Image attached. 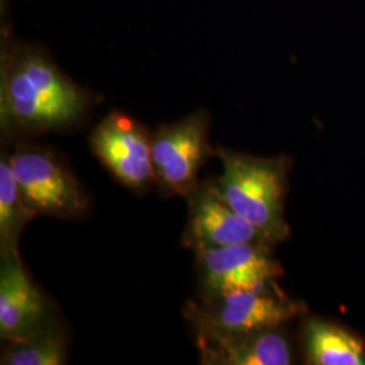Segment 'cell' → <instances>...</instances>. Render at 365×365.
I'll return each mask as SVG.
<instances>
[{
  "label": "cell",
  "instance_id": "4fadbf2b",
  "mask_svg": "<svg viewBox=\"0 0 365 365\" xmlns=\"http://www.w3.org/2000/svg\"><path fill=\"white\" fill-rule=\"evenodd\" d=\"M36 215L27 209L11 167V155L0 157V255L16 253L19 238Z\"/></svg>",
  "mask_w": 365,
  "mask_h": 365
},
{
  "label": "cell",
  "instance_id": "9c48e42d",
  "mask_svg": "<svg viewBox=\"0 0 365 365\" xmlns=\"http://www.w3.org/2000/svg\"><path fill=\"white\" fill-rule=\"evenodd\" d=\"M52 315L48 302L27 274L19 252L0 255V337L24 339Z\"/></svg>",
  "mask_w": 365,
  "mask_h": 365
},
{
  "label": "cell",
  "instance_id": "5b68a950",
  "mask_svg": "<svg viewBox=\"0 0 365 365\" xmlns=\"http://www.w3.org/2000/svg\"><path fill=\"white\" fill-rule=\"evenodd\" d=\"M209 114L196 111L164 125L152 135L155 179L163 190L182 197L199 182L197 173L215 149L209 143Z\"/></svg>",
  "mask_w": 365,
  "mask_h": 365
},
{
  "label": "cell",
  "instance_id": "7a4b0ae2",
  "mask_svg": "<svg viewBox=\"0 0 365 365\" xmlns=\"http://www.w3.org/2000/svg\"><path fill=\"white\" fill-rule=\"evenodd\" d=\"M215 156L222 163L217 185L230 207L256 227L267 244L284 241L289 235L284 215L287 157H256L221 146L215 148Z\"/></svg>",
  "mask_w": 365,
  "mask_h": 365
},
{
  "label": "cell",
  "instance_id": "ba28073f",
  "mask_svg": "<svg viewBox=\"0 0 365 365\" xmlns=\"http://www.w3.org/2000/svg\"><path fill=\"white\" fill-rule=\"evenodd\" d=\"M185 199L188 220L182 245L194 253L237 244H267L256 227L230 207L217 182H197Z\"/></svg>",
  "mask_w": 365,
  "mask_h": 365
},
{
  "label": "cell",
  "instance_id": "30bf717a",
  "mask_svg": "<svg viewBox=\"0 0 365 365\" xmlns=\"http://www.w3.org/2000/svg\"><path fill=\"white\" fill-rule=\"evenodd\" d=\"M200 363L205 365H288L291 348L276 329L247 333L195 331Z\"/></svg>",
  "mask_w": 365,
  "mask_h": 365
},
{
  "label": "cell",
  "instance_id": "7c38bea8",
  "mask_svg": "<svg viewBox=\"0 0 365 365\" xmlns=\"http://www.w3.org/2000/svg\"><path fill=\"white\" fill-rule=\"evenodd\" d=\"M66 336L64 327L51 318L26 337L7 341L1 354L3 365L66 364Z\"/></svg>",
  "mask_w": 365,
  "mask_h": 365
},
{
  "label": "cell",
  "instance_id": "8992f818",
  "mask_svg": "<svg viewBox=\"0 0 365 365\" xmlns=\"http://www.w3.org/2000/svg\"><path fill=\"white\" fill-rule=\"evenodd\" d=\"M91 149L119 182L134 191H146L153 182L152 135L137 120L111 113L93 129Z\"/></svg>",
  "mask_w": 365,
  "mask_h": 365
},
{
  "label": "cell",
  "instance_id": "8fae6325",
  "mask_svg": "<svg viewBox=\"0 0 365 365\" xmlns=\"http://www.w3.org/2000/svg\"><path fill=\"white\" fill-rule=\"evenodd\" d=\"M307 360L313 365H365L363 341L351 331L319 319L304 327Z\"/></svg>",
  "mask_w": 365,
  "mask_h": 365
},
{
  "label": "cell",
  "instance_id": "277c9868",
  "mask_svg": "<svg viewBox=\"0 0 365 365\" xmlns=\"http://www.w3.org/2000/svg\"><path fill=\"white\" fill-rule=\"evenodd\" d=\"M11 167L22 199L36 217L78 220L88 209V197L76 178L53 152L22 145L11 155Z\"/></svg>",
  "mask_w": 365,
  "mask_h": 365
},
{
  "label": "cell",
  "instance_id": "52a82bcc",
  "mask_svg": "<svg viewBox=\"0 0 365 365\" xmlns=\"http://www.w3.org/2000/svg\"><path fill=\"white\" fill-rule=\"evenodd\" d=\"M195 257L205 295L267 287L283 274L264 242L205 249L196 252Z\"/></svg>",
  "mask_w": 365,
  "mask_h": 365
},
{
  "label": "cell",
  "instance_id": "6da1fadb",
  "mask_svg": "<svg viewBox=\"0 0 365 365\" xmlns=\"http://www.w3.org/2000/svg\"><path fill=\"white\" fill-rule=\"evenodd\" d=\"M88 95L38 52L10 57L1 69L0 108L4 128L57 130L76 123L88 108Z\"/></svg>",
  "mask_w": 365,
  "mask_h": 365
},
{
  "label": "cell",
  "instance_id": "3957f363",
  "mask_svg": "<svg viewBox=\"0 0 365 365\" xmlns=\"http://www.w3.org/2000/svg\"><path fill=\"white\" fill-rule=\"evenodd\" d=\"M304 312V303L288 299L267 286L217 295L202 294L199 299L187 303L184 315L195 331L247 333L276 329Z\"/></svg>",
  "mask_w": 365,
  "mask_h": 365
}]
</instances>
